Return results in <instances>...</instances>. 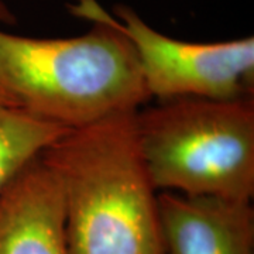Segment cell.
<instances>
[{
	"mask_svg": "<svg viewBox=\"0 0 254 254\" xmlns=\"http://www.w3.org/2000/svg\"><path fill=\"white\" fill-rule=\"evenodd\" d=\"M71 13L93 27L69 38H36L0 30V103L68 128L138 110L150 96L130 41L96 0Z\"/></svg>",
	"mask_w": 254,
	"mask_h": 254,
	"instance_id": "6da1fadb",
	"label": "cell"
},
{
	"mask_svg": "<svg viewBox=\"0 0 254 254\" xmlns=\"http://www.w3.org/2000/svg\"><path fill=\"white\" fill-rule=\"evenodd\" d=\"M164 254H254L249 200L158 192Z\"/></svg>",
	"mask_w": 254,
	"mask_h": 254,
	"instance_id": "8992f818",
	"label": "cell"
},
{
	"mask_svg": "<svg viewBox=\"0 0 254 254\" xmlns=\"http://www.w3.org/2000/svg\"><path fill=\"white\" fill-rule=\"evenodd\" d=\"M0 23L1 24H16V16L10 10L4 0H0Z\"/></svg>",
	"mask_w": 254,
	"mask_h": 254,
	"instance_id": "ba28073f",
	"label": "cell"
},
{
	"mask_svg": "<svg viewBox=\"0 0 254 254\" xmlns=\"http://www.w3.org/2000/svg\"><path fill=\"white\" fill-rule=\"evenodd\" d=\"M136 131L158 192L253 199V96L161 100L137 110Z\"/></svg>",
	"mask_w": 254,
	"mask_h": 254,
	"instance_id": "3957f363",
	"label": "cell"
},
{
	"mask_svg": "<svg viewBox=\"0 0 254 254\" xmlns=\"http://www.w3.org/2000/svg\"><path fill=\"white\" fill-rule=\"evenodd\" d=\"M0 254H69L61 185L41 155L0 192Z\"/></svg>",
	"mask_w": 254,
	"mask_h": 254,
	"instance_id": "5b68a950",
	"label": "cell"
},
{
	"mask_svg": "<svg viewBox=\"0 0 254 254\" xmlns=\"http://www.w3.org/2000/svg\"><path fill=\"white\" fill-rule=\"evenodd\" d=\"M71 128L0 103V192Z\"/></svg>",
	"mask_w": 254,
	"mask_h": 254,
	"instance_id": "52a82bcc",
	"label": "cell"
},
{
	"mask_svg": "<svg viewBox=\"0 0 254 254\" xmlns=\"http://www.w3.org/2000/svg\"><path fill=\"white\" fill-rule=\"evenodd\" d=\"M136 112L73 128L41 154L61 185L69 254H164Z\"/></svg>",
	"mask_w": 254,
	"mask_h": 254,
	"instance_id": "7a4b0ae2",
	"label": "cell"
},
{
	"mask_svg": "<svg viewBox=\"0 0 254 254\" xmlns=\"http://www.w3.org/2000/svg\"><path fill=\"white\" fill-rule=\"evenodd\" d=\"M110 20L136 53L150 99L253 96V37L222 43L182 41L154 30L127 6H118Z\"/></svg>",
	"mask_w": 254,
	"mask_h": 254,
	"instance_id": "277c9868",
	"label": "cell"
}]
</instances>
